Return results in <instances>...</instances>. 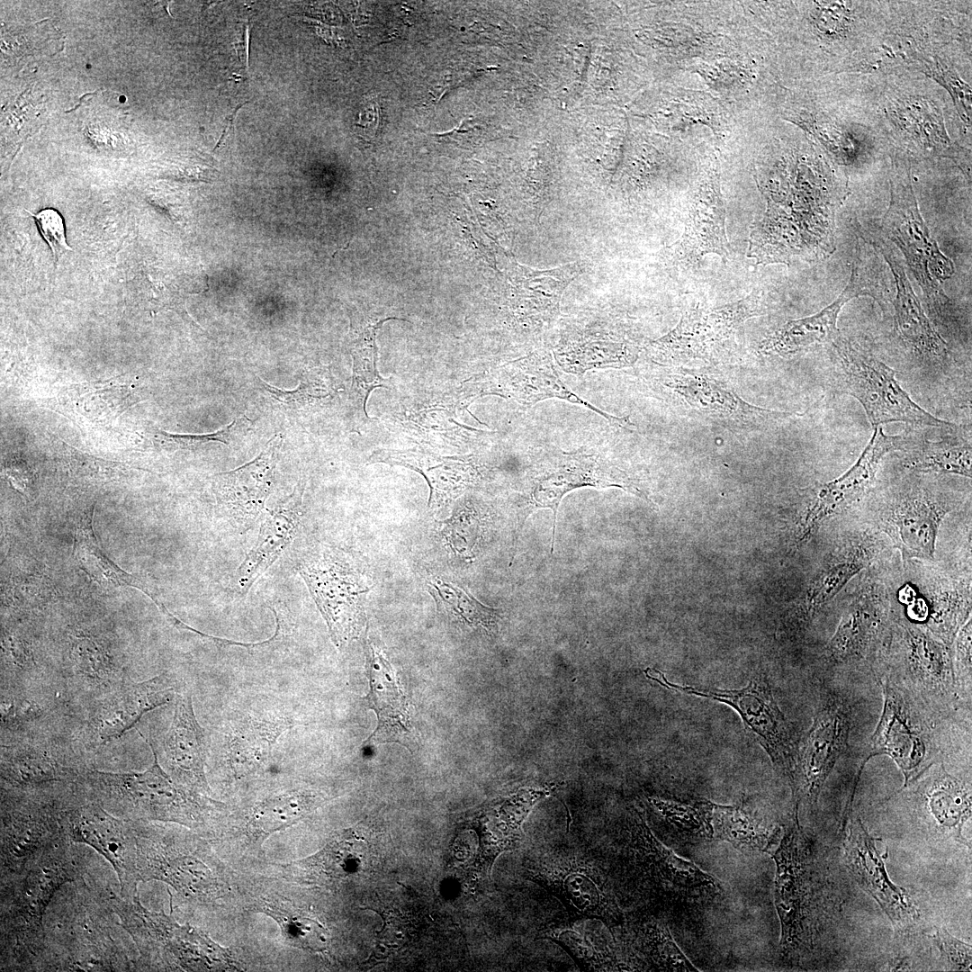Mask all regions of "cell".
Returning <instances> with one entry per match:
<instances>
[{
	"label": "cell",
	"mask_w": 972,
	"mask_h": 972,
	"mask_svg": "<svg viewBox=\"0 0 972 972\" xmlns=\"http://www.w3.org/2000/svg\"><path fill=\"white\" fill-rule=\"evenodd\" d=\"M768 853L776 864L774 900L780 922L781 956L799 962L812 954L838 914L826 870L798 821V808Z\"/></svg>",
	"instance_id": "1"
},
{
	"label": "cell",
	"mask_w": 972,
	"mask_h": 972,
	"mask_svg": "<svg viewBox=\"0 0 972 972\" xmlns=\"http://www.w3.org/2000/svg\"><path fill=\"white\" fill-rule=\"evenodd\" d=\"M72 844L64 835L19 876L1 882V970H39L47 911L61 887L84 879Z\"/></svg>",
	"instance_id": "2"
},
{
	"label": "cell",
	"mask_w": 972,
	"mask_h": 972,
	"mask_svg": "<svg viewBox=\"0 0 972 972\" xmlns=\"http://www.w3.org/2000/svg\"><path fill=\"white\" fill-rule=\"evenodd\" d=\"M58 902L54 925L45 926V950L39 970L117 971L135 970L125 950L111 932L116 922L108 896L94 892L85 882Z\"/></svg>",
	"instance_id": "3"
},
{
	"label": "cell",
	"mask_w": 972,
	"mask_h": 972,
	"mask_svg": "<svg viewBox=\"0 0 972 972\" xmlns=\"http://www.w3.org/2000/svg\"><path fill=\"white\" fill-rule=\"evenodd\" d=\"M150 746L154 760L146 770L113 773L86 769L76 783L78 791L122 819L200 826L212 800L173 779Z\"/></svg>",
	"instance_id": "4"
},
{
	"label": "cell",
	"mask_w": 972,
	"mask_h": 972,
	"mask_svg": "<svg viewBox=\"0 0 972 972\" xmlns=\"http://www.w3.org/2000/svg\"><path fill=\"white\" fill-rule=\"evenodd\" d=\"M877 681L883 691V709L861 762L878 755L889 756L903 773L905 787L932 764L953 754L944 730L971 726L938 714L885 675Z\"/></svg>",
	"instance_id": "5"
},
{
	"label": "cell",
	"mask_w": 972,
	"mask_h": 972,
	"mask_svg": "<svg viewBox=\"0 0 972 972\" xmlns=\"http://www.w3.org/2000/svg\"><path fill=\"white\" fill-rule=\"evenodd\" d=\"M924 86L893 74L878 94L875 101L889 146L909 161L948 159L970 183V150L951 140L943 100L929 86L923 90Z\"/></svg>",
	"instance_id": "6"
},
{
	"label": "cell",
	"mask_w": 972,
	"mask_h": 972,
	"mask_svg": "<svg viewBox=\"0 0 972 972\" xmlns=\"http://www.w3.org/2000/svg\"><path fill=\"white\" fill-rule=\"evenodd\" d=\"M108 900L119 917V924L139 952L135 970L166 967L202 971L230 967L227 950L189 924H179L171 914L148 910L141 904L139 894L132 897L114 895Z\"/></svg>",
	"instance_id": "7"
},
{
	"label": "cell",
	"mask_w": 972,
	"mask_h": 972,
	"mask_svg": "<svg viewBox=\"0 0 972 972\" xmlns=\"http://www.w3.org/2000/svg\"><path fill=\"white\" fill-rule=\"evenodd\" d=\"M622 832L625 867L644 894L671 904H704L723 896L719 881L664 846L641 816Z\"/></svg>",
	"instance_id": "8"
},
{
	"label": "cell",
	"mask_w": 972,
	"mask_h": 972,
	"mask_svg": "<svg viewBox=\"0 0 972 972\" xmlns=\"http://www.w3.org/2000/svg\"><path fill=\"white\" fill-rule=\"evenodd\" d=\"M910 161L896 153L890 174V202L881 228L903 252L928 304L948 303L940 284L951 277L953 262L939 248L921 215L912 185Z\"/></svg>",
	"instance_id": "9"
},
{
	"label": "cell",
	"mask_w": 972,
	"mask_h": 972,
	"mask_svg": "<svg viewBox=\"0 0 972 972\" xmlns=\"http://www.w3.org/2000/svg\"><path fill=\"white\" fill-rule=\"evenodd\" d=\"M897 628V658L885 666L880 676H886L938 714L971 725V716L959 713L971 715V708L956 693L951 645L928 627L899 622Z\"/></svg>",
	"instance_id": "10"
},
{
	"label": "cell",
	"mask_w": 972,
	"mask_h": 972,
	"mask_svg": "<svg viewBox=\"0 0 972 972\" xmlns=\"http://www.w3.org/2000/svg\"><path fill=\"white\" fill-rule=\"evenodd\" d=\"M832 352L841 388L861 404L874 428L891 422L956 428L920 407L901 387L896 372L855 342L840 335L832 342Z\"/></svg>",
	"instance_id": "11"
},
{
	"label": "cell",
	"mask_w": 972,
	"mask_h": 972,
	"mask_svg": "<svg viewBox=\"0 0 972 972\" xmlns=\"http://www.w3.org/2000/svg\"><path fill=\"white\" fill-rule=\"evenodd\" d=\"M856 703L837 677L824 685L818 709L798 746L794 780L795 806L814 807L839 758L846 752L856 719Z\"/></svg>",
	"instance_id": "12"
},
{
	"label": "cell",
	"mask_w": 972,
	"mask_h": 972,
	"mask_svg": "<svg viewBox=\"0 0 972 972\" xmlns=\"http://www.w3.org/2000/svg\"><path fill=\"white\" fill-rule=\"evenodd\" d=\"M644 673L668 689L719 701L735 709L746 731L765 750L775 770L788 780L789 787L792 785L799 740L778 705L766 677H753L741 689H706L674 684L659 670L648 668Z\"/></svg>",
	"instance_id": "13"
},
{
	"label": "cell",
	"mask_w": 972,
	"mask_h": 972,
	"mask_svg": "<svg viewBox=\"0 0 972 972\" xmlns=\"http://www.w3.org/2000/svg\"><path fill=\"white\" fill-rule=\"evenodd\" d=\"M526 877L556 896L574 915L594 917L615 927L624 914L603 869L590 858L566 849L525 859Z\"/></svg>",
	"instance_id": "14"
},
{
	"label": "cell",
	"mask_w": 972,
	"mask_h": 972,
	"mask_svg": "<svg viewBox=\"0 0 972 972\" xmlns=\"http://www.w3.org/2000/svg\"><path fill=\"white\" fill-rule=\"evenodd\" d=\"M58 815L73 843L90 846L110 862L119 879L121 896L139 894L137 836L132 821L116 817L78 791L74 797H58Z\"/></svg>",
	"instance_id": "15"
},
{
	"label": "cell",
	"mask_w": 972,
	"mask_h": 972,
	"mask_svg": "<svg viewBox=\"0 0 972 972\" xmlns=\"http://www.w3.org/2000/svg\"><path fill=\"white\" fill-rule=\"evenodd\" d=\"M58 797L37 791L2 789L1 882L19 876L63 832L58 815Z\"/></svg>",
	"instance_id": "16"
},
{
	"label": "cell",
	"mask_w": 972,
	"mask_h": 972,
	"mask_svg": "<svg viewBox=\"0 0 972 972\" xmlns=\"http://www.w3.org/2000/svg\"><path fill=\"white\" fill-rule=\"evenodd\" d=\"M619 487L649 500L648 495L626 472L583 449L572 453L559 452L547 456L535 467L528 497L526 498L524 519L537 508L554 512L551 553L554 552L558 507L563 496L575 489Z\"/></svg>",
	"instance_id": "17"
},
{
	"label": "cell",
	"mask_w": 972,
	"mask_h": 972,
	"mask_svg": "<svg viewBox=\"0 0 972 972\" xmlns=\"http://www.w3.org/2000/svg\"><path fill=\"white\" fill-rule=\"evenodd\" d=\"M299 572L320 610L337 646L356 638L362 627V597L367 591L353 568L340 556L325 553L304 559Z\"/></svg>",
	"instance_id": "18"
},
{
	"label": "cell",
	"mask_w": 972,
	"mask_h": 972,
	"mask_svg": "<svg viewBox=\"0 0 972 972\" xmlns=\"http://www.w3.org/2000/svg\"><path fill=\"white\" fill-rule=\"evenodd\" d=\"M137 836V871L140 881L159 880L183 897L209 899L217 886L210 868L196 851L161 833L152 822L132 821Z\"/></svg>",
	"instance_id": "19"
},
{
	"label": "cell",
	"mask_w": 972,
	"mask_h": 972,
	"mask_svg": "<svg viewBox=\"0 0 972 972\" xmlns=\"http://www.w3.org/2000/svg\"><path fill=\"white\" fill-rule=\"evenodd\" d=\"M878 258L858 244L850 281L842 293L828 306L812 316L791 320L765 340L768 352L788 355L812 346L832 343L840 336L837 320L844 304L852 298L868 295L881 306L886 296L881 285L880 266Z\"/></svg>",
	"instance_id": "20"
},
{
	"label": "cell",
	"mask_w": 972,
	"mask_h": 972,
	"mask_svg": "<svg viewBox=\"0 0 972 972\" xmlns=\"http://www.w3.org/2000/svg\"><path fill=\"white\" fill-rule=\"evenodd\" d=\"M887 611L878 590H865L844 610L825 647L830 675L840 670L867 667L877 680L883 670L880 648L886 640Z\"/></svg>",
	"instance_id": "21"
},
{
	"label": "cell",
	"mask_w": 972,
	"mask_h": 972,
	"mask_svg": "<svg viewBox=\"0 0 972 972\" xmlns=\"http://www.w3.org/2000/svg\"><path fill=\"white\" fill-rule=\"evenodd\" d=\"M843 846L846 866L858 885L880 905L899 937L919 930L920 911L907 891L889 878L876 841L861 819H850Z\"/></svg>",
	"instance_id": "22"
},
{
	"label": "cell",
	"mask_w": 972,
	"mask_h": 972,
	"mask_svg": "<svg viewBox=\"0 0 972 972\" xmlns=\"http://www.w3.org/2000/svg\"><path fill=\"white\" fill-rule=\"evenodd\" d=\"M904 439L875 428L855 464L837 478L815 486L801 518L800 538L808 537L826 519L840 515L860 500L872 486L878 465L889 452L903 449Z\"/></svg>",
	"instance_id": "23"
},
{
	"label": "cell",
	"mask_w": 972,
	"mask_h": 972,
	"mask_svg": "<svg viewBox=\"0 0 972 972\" xmlns=\"http://www.w3.org/2000/svg\"><path fill=\"white\" fill-rule=\"evenodd\" d=\"M951 509L945 499L922 488H911L896 494L881 509L879 528L904 560L932 561L940 526Z\"/></svg>",
	"instance_id": "24"
},
{
	"label": "cell",
	"mask_w": 972,
	"mask_h": 972,
	"mask_svg": "<svg viewBox=\"0 0 972 972\" xmlns=\"http://www.w3.org/2000/svg\"><path fill=\"white\" fill-rule=\"evenodd\" d=\"M282 442V436L276 435L253 460L216 476L214 492L220 509L234 526L250 527L263 511L274 487Z\"/></svg>",
	"instance_id": "25"
},
{
	"label": "cell",
	"mask_w": 972,
	"mask_h": 972,
	"mask_svg": "<svg viewBox=\"0 0 972 972\" xmlns=\"http://www.w3.org/2000/svg\"><path fill=\"white\" fill-rule=\"evenodd\" d=\"M945 760L932 764L901 789L933 829L970 848L962 830L972 813L971 783L950 773Z\"/></svg>",
	"instance_id": "26"
},
{
	"label": "cell",
	"mask_w": 972,
	"mask_h": 972,
	"mask_svg": "<svg viewBox=\"0 0 972 972\" xmlns=\"http://www.w3.org/2000/svg\"><path fill=\"white\" fill-rule=\"evenodd\" d=\"M752 295L740 302L710 310L687 312L675 329L654 341L652 349L661 357L677 355L701 356L731 336L754 313Z\"/></svg>",
	"instance_id": "27"
},
{
	"label": "cell",
	"mask_w": 972,
	"mask_h": 972,
	"mask_svg": "<svg viewBox=\"0 0 972 972\" xmlns=\"http://www.w3.org/2000/svg\"><path fill=\"white\" fill-rule=\"evenodd\" d=\"M167 773L173 779L201 795L210 796L204 765L206 737L199 724L189 694L176 697L174 716L164 739Z\"/></svg>",
	"instance_id": "28"
},
{
	"label": "cell",
	"mask_w": 972,
	"mask_h": 972,
	"mask_svg": "<svg viewBox=\"0 0 972 972\" xmlns=\"http://www.w3.org/2000/svg\"><path fill=\"white\" fill-rule=\"evenodd\" d=\"M302 498L303 487L299 483L265 515L255 544L235 572L234 584L240 595L249 590L295 537L302 517Z\"/></svg>",
	"instance_id": "29"
},
{
	"label": "cell",
	"mask_w": 972,
	"mask_h": 972,
	"mask_svg": "<svg viewBox=\"0 0 972 972\" xmlns=\"http://www.w3.org/2000/svg\"><path fill=\"white\" fill-rule=\"evenodd\" d=\"M371 461L400 465L422 474L430 489L431 508L457 498L475 483L479 474L469 456H443L420 449L380 450L372 454Z\"/></svg>",
	"instance_id": "30"
},
{
	"label": "cell",
	"mask_w": 972,
	"mask_h": 972,
	"mask_svg": "<svg viewBox=\"0 0 972 972\" xmlns=\"http://www.w3.org/2000/svg\"><path fill=\"white\" fill-rule=\"evenodd\" d=\"M492 387L496 388L491 393L509 396L525 405H532L545 399L559 398L584 405L622 427L632 425L627 418H619L603 412L573 393L560 379L548 354H532L511 362L500 372L497 383Z\"/></svg>",
	"instance_id": "31"
},
{
	"label": "cell",
	"mask_w": 972,
	"mask_h": 972,
	"mask_svg": "<svg viewBox=\"0 0 972 972\" xmlns=\"http://www.w3.org/2000/svg\"><path fill=\"white\" fill-rule=\"evenodd\" d=\"M174 691L169 677L165 675L135 682L124 680L101 703L93 718L97 738L105 742L131 729L150 710L167 703Z\"/></svg>",
	"instance_id": "32"
},
{
	"label": "cell",
	"mask_w": 972,
	"mask_h": 972,
	"mask_svg": "<svg viewBox=\"0 0 972 972\" xmlns=\"http://www.w3.org/2000/svg\"><path fill=\"white\" fill-rule=\"evenodd\" d=\"M576 916V919L550 926L544 932L545 937L562 947L582 969H634L619 947L612 931L613 926L598 918Z\"/></svg>",
	"instance_id": "33"
},
{
	"label": "cell",
	"mask_w": 972,
	"mask_h": 972,
	"mask_svg": "<svg viewBox=\"0 0 972 972\" xmlns=\"http://www.w3.org/2000/svg\"><path fill=\"white\" fill-rule=\"evenodd\" d=\"M367 670L370 690L364 699L378 721L367 742L405 744L410 733L409 701L391 663L372 644H368Z\"/></svg>",
	"instance_id": "34"
},
{
	"label": "cell",
	"mask_w": 972,
	"mask_h": 972,
	"mask_svg": "<svg viewBox=\"0 0 972 972\" xmlns=\"http://www.w3.org/2000/svg\"><path fill=\"white\" fill-rule=\"evenodd\" d=\"M724 216L716 176L711 174L689 203L684 232L677 243L679 255L693 260L716 253L724 260L728 256Z\"/></svg>",
	"instance_id": "35"
},
{
	"label": "cell",
	"mask_w": 972,
	"mask_h": 972,
	"mask_svg": "<svg viewBox=\"0 0 972 972\" xmlns=\"http://www.w3.org/2000/svg\"><path fill=\"white\" fill-rule=\"evenodd\" d=\"M891 268L896 294L893 301L894 325L897 335L917 355L942 362L949 356L947 343L925 315L906 273L887 246H878Z\"/></svg>",
	"instance_id": "36"
},
{
	"label": "cell",
	"mask_w": 972,
	"mask_h": 972,
	"mask_svg": "<svg viewBox=\"0 0 972 972\" xmlns=\"http://www.w3.org/2000/svg\"><path fill=\"white\" fill-rule=\"evenodd\" d=\"M878 552L877 539L868 534L851 536L837 547L814 577L800 614V622L809 624L828 602L861 570L868 567Z\"/></svg>",
	"instance_id": "37"
},
{
	"label": "cell",
	"mask_w": 972,
	"mask_h": 972,
	"mask_svg": "<svg viewBox=\"0 0 972 972\" xmlns=\"http://www.w3.org/2000/svg\"><path fill=\"white\" fill-rule=\"evenodd\" d=\"M4 749L1 760V778L13 789L40 791L54 784L75 785L85 770L66 766L45 751L36 748Z\"/></svg>",
	"instance_id": "38"
},
{
	"label": "cell",
	"mask_w": 972,
	"mask_h": 972,
	"mask_svg": "<svg viewBox=\"0 0 972 972\" xmlns=\"http://www.w3.org/2000/svg\"><path fill=\"white\" fill-rule=\"evenodd\" d=\"M580 272L577 263L549 270L518 266L514 285L518 312L544 321L554 318L564 290Z\"/></svg>",
	"instance_id": "39"
},
{
	"label": "cell",
	"mask_w": 972,
	"mask_h": 972,
	"mask_svg": "<svg viewBox=\"0 0 972 972\" xmlns=\"http://www.w3.org/2000/svg\"><path fill=\"white\" fill-rule=\"evenodd\" d=\"M135 383L126 375L75 384L59 396L69 412L92 422L112 420L133 405Z\"/></svg>",
	"instance_id": "40"
},
{
	"label": "cell",
	"mask_w": 972,
	"mask_h": 972,
	"mask_svg": "<svg viewBox=\"0 0 972 972\" xmlns=\"http://www.w3.org/2000/svg\"><path fill=\"white\" fill-rule=\"evenodd\" d=\"M712 826L713 839L728 842L745 854L768 853L781 834L780 827L742 806L714 805Z\"/></svg>",
	"instance_id": "41"
},
{
	"label": "cell",
	"mask_w": 972,
	"mask_h": 972,
	"mask_svg": "<svg viewBox=\"0 0 972 972\" xmlns=\"http://www.w3.org/2000/svg\"><path fill=\"white\" fill-rule=\"evenodd\" d=\"M74 553L82 570L97 583L135 588L148 596L162 613L167 610L146 582L123 571L104 554L93 530L92 512L81 520L76 530Z\"/></svg>",
	"instance_id": "42"
},
{
	"label": "cell",
	"mask_w": 972,
	"mask_h": 972,
	"mask_svg": "<svg viewBox=\"0 0 972 972\" xmlns=\"http://www.w3.org/2000/svg\"><path fill=\"white\" fill-rule=\"evenodd\" d=\"M394 318H386L375 322L360 323L356 328L353 339V379L351 397L355 407L362 417H367L365 402L370 392L374 388H389V382L382 378L377 370L376 331L382 324Z\"/></svg>",
	"instance_id": "43"
},
{
	"label": "cell",
	"mask_w": 972,
	"mask_h": 972,
	"mask_svg": "<svg viewBox=\"0 0 972 972\" xmlns=\"http://www.w3.org/2000/svg\"><path fill=\"white\" fill-rule=\"evenodd\" d=\"M284 728L283 722L249 721L237 729L229 747V760L234 772L244 776L259 769Z\"/></svg>",
	"instance_id": "44"
},
{
	"label": "cell",
	"mask_w": 972,
	"mask_h": 972,
	"mask_svg": "<svg viewBox=\"0 0 972 972\" xmlns=\"http://www.w3.org/2000/svg\"><path fill=\"white\" fill-rule=\"evenodd\" d=\"M427 587L437 609L452 620L489 632L498 626L500 610L483 605L463 588L439 579H430Z\"/></svg>",
	"instance_id": "45"
},
{
	"label": "cell",
	"mask_w": 972,
	"mask_h": 972,
	"mask_svg": "<svg viewBox=\"0 0 972 972\" xmlns=\"http://www.w3.org/2000/svg\"><path fill=\"white\" fill-rule=\"evenodd\" d=\"M971 446L967 442L924 441L910 452L904 465L919 472L972 476Z\"/></svg>",
	"instance_id": "46"
},
{
	"label": "cell",
	"mask_w": 972,
	"mask_h": 972,
	"mask_svg": "<svg viewBox=\"0 0 972 972\" xmlns=\"http://www.w3.org/2000/svg\"><path fill=\"white\" fill-rule=\"evenodd\" d=\"M674 389L692 407L721 414L767 415L775 411L749 405L715 382L702 377H674Z\"/></svg>",
	"instance_id": "47"
},
{
	"label": "cell",
	"mask_w": 972,
	"mask_h": 972,
	"mask_svg": "<svg viewBox=\"0 0 972 972\" xmlns=\"http://www.w3.org/2000/svg\"><path fill=\"white\" fill-rule=\"evenodd\" d=\"M671 834L679 840L699 842L713 839V808L708 802L683 804L653 799L652 801Z\"/></svg>",
	"instance_id": "48"
},
{
	"label": "cell",
	"mask_w": 972,
	"mask_h": 972,
	"mask_svg": "<svg viewBox=\"0 0 972 972\" xmlns=\"http://www.w3.org/2000/svg\"><path fill=\"white\" fill-rule=\"evenodd\" d=\"M634 933L639 951L658 970L698 971L679 949L662 922L646 919L636 926Z\"/></svg>",
	"instance_id": "49"
},
{
	"label": "cell",
	"mask_w": 972,
	"mask_h": 972,
	"mask_svg": "<svg viewBox=\"0 0 972 972\" xmlns=\"http://www.w3.org/2000/svg\"><path fill=\"white\" fill-rule=\"evenodd\" d=\"M542 795L541 791H526L515 796L489 824L486 830H483V843L490 856L512 849L521 842L522 824L535 802Z\"/></svg>",
	"instance_id": "50"
},
{
	"label": "cell",
	"mask_w": 972,
	"mask_h": 972,
	"mask_svg": "<svg viewBox=\"0 0 972 972\" xmlns=\"http://www.w3.org/2000/svg\"><path fill=\"white\" fill-rule=\"evenodd\" d=\"M256 379L258 387L277 404L278 408L292 416L299 415L322 402L330 397L333 391L329 376L317 369L302 375L298 386L292 391L276 388L259 377Z\"/></svg>",
	"instance_id": "51"
},
{
	"label": "cell",
	"mask_w": 972,
	"mask_h": 972,
	"mask_svg": "<svg viewBox=\"0 0 972 972\" xmlns=\"http://www.w3.org/2000/svg\"><path fill=\"white\" fill-rule=\"evenodd\" d=\"M262 911L273 917L291 945L312 951L322 950L327 932L317 921L304 913L275 901H264Z\"/></svg>",
	"instance_id": "52"
},
{
	"label": "cell",
	"mask_w": 972,
	"mask_h": 972,
	"mask_svg": "<svg viewBox=\"0 0 972 972\" xmlns=\"http://www.w3.org/2000/svg\"><path fill=\"white\" fill-rule=\"evenodd\" d=\"M313 801L304 793H289L265 800L253 811L251 824L262 834L285 829L302 819Z\"/></svg>",
	"instance_id": "53"
},
{
	"label": "cell",
	"mask_w": 972,
	"mask_h": 972,
	"mask_svg": "<svg viewBox=\"0 0 972 972\" xmlns=\"http://www.w3.org/2000/svg\"><path fill=\"white\" fill-rule=\"evenodd\" d=\"M365 852L359 839L346 835L329 842L313 857L312 862L328 878L344 879L361 872Z\"/></svg>",
	"instance_id": "54"
},
{
	"label": "cell",
	"mask_w": 972,
	"mask_h": 972,
	"mask_svg": "<svg viewBox=\"0 0 972 972\" xmlns=\"http://www.w3.org/2000/svg\"><path fill=\"white\" fill-rule=\"evenodd\" d=\"M251 426L252 421L246 415H241L214 433L194 435L158 431L156 439L167 450L195 449L214 442L230 446L236 439L243 437Z\"/></svg>",
	"instance_id": "55"
},
{
	"label": "cell",
	"mask_w": 972,
	"mask_h": 972,
	"mask_svg": "<svg viewBox=\"0 0 972 972\" xmlns=\"http://www.w3.org/2000/svg\"><path fill=\"white\" fill-rule=\"evenodd\" d=\"M71 658L76 670L88 679L103 680L111 676L114 670L109 653L88 637L74 640Z\"/></svg>",
	"instance_id": "56"
},
{
	"label": "cell",
	"mask_w": 972,
	"mask_h": 972,
	"mask_svg": "<svg viewBox=\"0 0 972 972\" xmlns=\"http://www.w3.org/2000/svg\"><path fill=\"white\" fill-rule=\"evenodd\" d=\"M971 618L955 635L952 650V666L956 693L960 702L971 708L972 662H971Z\"/></svg>",
	"instance_id": "57"
},
{
	"label": "cell",
	"mask_w": 972,
	"mask_h": 972,
	"mask_svg": "<svg viewBox=\"0 0 972 972\" xmlns=\"http://www.w3.org/2000/svg\"><path fill=\"white\" fill-rule=\"evenodd\" d=\"M70 470L76 475L94 480H115L124 474L128 466L104 460L65 445Z\"/></svg>",
	"instance_id": "58"
},
{
	"label": "cell",
	"mask_w": 972,
	"mask_h": 972,
	"mask_svg": "<svg viewBox=\"0 0 972 972\" xmlns=\"http://www.w3.org/2000/svg\"><path fill=\"white\" fill-rule=\"evenodd\" d=\"M932 938L948 969L970 970L971 945L955 938L945 928L936 927Z\"/></svg>",
	"instance_id": "59"
},
{
	"label": "cell",
	"mask_w": 972,
	"mask_h": 972,
	"mask_svg": "<svg viewBox=\"0 0 972 972\" xmlns=\"http://www.w3.org/2000/svg\"><path fill=\"white\" fill-rule=\"evenodd\" d=\"M28 212L35 219L38 229L50 248L55 260L64 252L72 251V248L67 243L63 219L57 211L44 209L37 213Z\"/></svg>",
	"instance_id": "60"
},
{
	"label": "cell",
	"mask_w": 972,
	"mask_h": 972,
	"mask_svg": "<svg viewBox=\"0 0 972 972\" xmlns=\"http://www.w3.org/2000/svg\"><path fill=\"white\" fill-rule=\"evenodd\" d=\"M4 473L14 487L22 494L30 495L32 474L26 462L19 457L9 459L4 464Z\"/></svg>",
	"instance_id": "61"
},
{
	"label": "cell",
	"mask_w": 972,
	"mask_h": 972,
	"mask_svg": "<svg viewBox=\"0 0 972 972\" xmlns=\"http://www.w3.org/2000/svg\"><path fill=\"white\" fill-rule=\"evenodd\" d=\"M381 120V110L377 102L368 100L360 112L359 126L364 130L365 135L374 138L376 134Z\"/></svg>",
	"instance_id": "62"
},
{
	"label": "cell",
	"mask_w": 972,
	"mask_h": 972,
	"mask_svg": "<svg viewBox=\"0 0 972 972\" xmlns=\"http://www.w3.org/2000/svg\"><path fill=\"white\" fill-rule=\"evenodd\" d=\"M242 105L243 104L238 105L226 118V121H225V123H224V128H223V130H222V134L220 135V137L219 139V141H218L217 145L215 146V148H217L219 147V145L224 140V139L229 134L230 130L233 127V122H234L237 112Z\"/></svg>",
	"instance_id": "63"
}]
</instances>
